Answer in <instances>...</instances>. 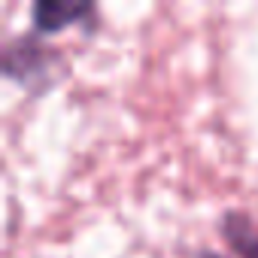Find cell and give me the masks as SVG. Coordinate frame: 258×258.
Wrapping results in <instances>:
<instances>
[{
	"mask_svg": "<svg viewBox=\"0 0 258 258\" xmlns=\"http://www.w3.org/2000/svg\"><path fill=\"white\" fill-rule=\"evenodd\" d=\"M49 61H52V52L37 37H19L4 49V73L16 82L46 79Z\"/></svg>",
	"mask_w": 258,
	"mask_h": 258,
	"instance_id": "obj_1",
	"label": "cell"
},
{
	"mask_svg": "<svg viewBox=\"0 0 258 258\" xmlns=\"http://www.w3.org/2000/svg\"><path fill=\"white\" fill-rule=\"evenodd\" d=\"M31 19H34V28L40 34H58L67 25L91 22L94 7L88 0H37L31 10Z\"/></svg>",
	"mask_w": 258,
	"mask_h": 258,
	"instance_id": "obj_2",
	"label": "cell"
},
{
	"mask_svg": "<svg viewBox=\"0 0 258 258\" xmlns=\"http://www.w3.org/2000/svg\"><path fill=\"white\" fill-rule=\"evenodd\" d=\"M219 228H222V237L228 240V246L240 258H258V228L252 225V219L243 210H225Z\"/></svg>",
	"mask_w": 258,
	"mask_h": 258,
	"instance_id": "obj_3",
	"label": "cell"
},
{
	"mask_svg": "<svg viewBox=\"0 0 258 258\" xmlns=\"http://www.w3.org/2000/svg\"><path fill=\"white\" fill-rule=\"evenodd\" d=\"M198 258H222L219 252H210V249H204V252H198Z\"/></svg>",
	"mask_w": 258,
	"mask_h": 258,
	"instance_id": "obj_4",
	"label": "cell"
}]
</instances>
